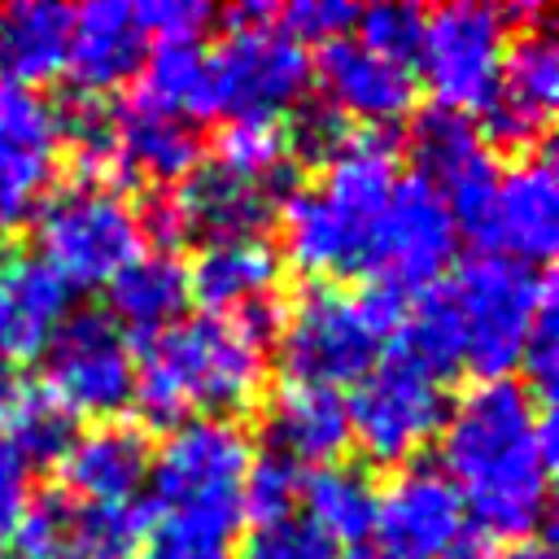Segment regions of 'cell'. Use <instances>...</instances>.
<instances>
[{
	"label": "cell",
	"instance_id": "cell-1",
	"mask_svg": "<svg viewBox=\"0 0 559 559\" xmlns=\"http://www.w3.org/2000/svg\"><path fill=\"white\" fill-rule=\"evenodd\" d=\"M441 472L459 485L480 537H537L550 511L555 419L528 384L498 376L467 384L437 432Z\"/></svg>",
	"mask_w": 559,
	"mask_h": 559
},
{
	"label": "cell",
	"instance_id": "cell-2",
	"mask_svg": "<svg viewBox=\"0 0 559 559\" xmlns=\"http://www.w3.org/2000/svg\"><path fill=\"white\" fill-rule=\"evenodd\" d=\"M397 179L393 140L384 131H354L323 175L314 183H297L280 205V240L288 262L314 284H371L380 218Z\"/></svg>",
	"mask_w": 559,
	"mask_h": 559
},
{
	"label": "cell",
	"instance_id": "cell-3",
	"mask_svg": "<svg viewBox=\"0 0 559 559\" xmlns=\"http://www.w3.org/2000/svg\"><path fill=\"white\" fill-rule=\"evenodd\" d=\"M266 380V341L240 319L192 314L135 349L131 406L144 424L175 428L188 415H236Z\"/></svg>",
	"mask_w": 559,
	"mask_h": 559
},
{
	"label": "cell",
	"instance_id": "cell-4",
	"mask_svg": "<svg viewBox=\"0 0 559 559\" xmlns=\"http://www.w3.org/2000/svg\"><path fill=\"white\" fill-rule=\"evenodd\" d=\"M406 306L411 301L384 284H362L358 293L341 284L301 288L297 301L284 306L275 332L284 380H306L328 389L358 384L384 354Z\"/></svg>",
	"mask_w": 559,
	"mask_h": 559
},
{
	"label": "cell",
	"instance_id": "cell-5",
	"mask_svg": "<svg viewBox=\"0 0 559 559\" xmlns=\"http://www.w3.org/2000/svg\"><path fill=\"white\" fill-rule=\"evenodd\" d=\"M231 31L205 52V114L227 122H280L306 100L310 57L275 22V4H236Z\"/></svg>",
	"mask_w": 559,
	"mask_h": 559
},
{
	"label": "cell",
	"instance_id": "cell-6",
	"mask_svg": "<svg viewBox=\"0 0 559 559\" xmlns=\"http://www.w3.org/2000/svg\"><path fill=\"white\" fill-rule=\"evenodd\" d=\"M253 441L236 415H188L166 428L148 459L153 502L166 515L240 524V489L253 467Z\"/></svg>",
	"mask_w": 559,
	"mask_h": 559
},
{
	"label": "cell",
	"instance_id": "cell-7",
	"mask_svg": "<svg viewBox=\"0 0 559 559\" xmlns=\"http://www.w3.org/2000/svg\"><path fill=\"white\" fill-rule=\"evenodd\" d=\"M35 245L70 288H105L131 258L144 253L148 240L140 210L122 188L70 179L39 201Z\"/></svg>",
	"mask_w": 559,
	"mask_h": 559
},
{
	"label": "cell",
	"instance_id": "cell-8",
	"mask_svg": "<svg viewBox=\"0 0 559 559\" xmlns=\"http://www.w3.org/2000/svg\"><path fill=\"white\" fill-rule=\"evenodd\" d=\"M441 288L459 319L463 367H472L480 380H498L520 367L533 314L555 284L537 266L511 262L502 253H472L450 280H441Z\"/></svg>",
	"mask_w": 559,
	"mask_h": 559
},
{
	"label": "cell",
	"instance_id": "cell-9",
	"mask_svg": "<svg viewBox=\"0 0 559 559\" xmlns=\"http://www.w3.org/2000/svg\"><path fill=\"white\" fill-rule=\"evenodd\" d=\"M349 406V445L380 467H406L445 424L450 397L437 376L384 345L376 367L345 397Z\"/></svg>",
	"mask_w": 559,
	"mask_h": 559
},
{
	"label": "cell",
	"instance_id": "cell-10",
	"mask_svg": "<svg viewBox=\"0 0 559 559\" xmlns=\"http://www.w3.org/2000/svg\"><path fill=\"white\" fill-rule=\"evenodd\" d=\"M44 389L74 419H122L135 393V349L105 306L70 310L52 332L44 349Z\"/></svg>",
	"mask_w": 559,
	"mask_h": 559
},
{
	"label": "cell",
	"instance_id": "cell-11",
	"mask_svg": "<svg viewBox=\"0 0 559 559\" xmlns=\"http://www.w3.org/2000/svg\"><path fill=\"white\" fill-rule=\"evenodd\" d=\"M511 39L507 9L454 0L432 13H424V39H419V74L432 87V100L459 114L485 109L502 52Z\"/></svg>",
	"mask_w": 559,
	"mask_h": 559
},
{
	"label": "cell",
	"instance_id": "cell-12",
	"mask_svg": "<svg viewBox=\"0 0 559 559\" xmlns=\"http://www.w3.org/2000/svg\"><path fill=\"white\" fill-rule=\"evenodd\" d=\"M406 148L415 157V175L445 201L450 218L459 231H467L472 240H480L489 201H493V183H498V166H493V148L480 135V122L472 114L445 109V105H419L411 109V127H406Z\"/></svg>",
	"mask_w": 559,
	"mask_h": 559
},
{
	"label": "cell",
	"instance_id": "cell-13",
	"mask_svg": "<svg viewBox=\"0 0 559 559\" xmlns=\"http://www.w3.org/2000/svg\"><path fill=\"white\" fill-rule=\"evenodd\" d=\"M546 9H533L524 31L515 39H507L493 92L485 100V122L480 135L493 148H511L515 157L537 153L550 118H555V100H559V39L550 26H542Z\"/></svg>",
	"mask_w": 559,
	"mask_h": 559
},
{
	"label": "cell",
	"instance_id": "cell-14",
	"mask_svg": "<svg viewBox=\"0 0 559 559\" xmlns=\"http://www.w3.org/2000/svg\"><path fill=\"white\" fill-rule=\"evenodd\" d=\"M61 144V109L39 87L0 83V240L35 218L52 188Z\"/></svg>",
	"mask_w": 559,
	"mask_h": 559
},
{
	"label": "cell",
	"instance_id": "cell-15",
	"mask_svg": "<svg viewBox=\"0 0 559 559\" xmlns=\"http://www.w3.org/2000/svg\"><path fill=\"white\" fill-rule=\"evenodd\" d=\"M454 240H459V227H454L445 201L419 175H402L384 205V218H380L371 284H384L402 297L441 284V275L450 271L454 249H459Z\"/></svg>",
	"mask_w": 559,
	"mask_h": 559
},
{
	"label": "cell",
	"instance_id": "cell-16",
	"mask_svg": "<svg viewBox=\"0 0 559 559\" xmlns=\"http://www.w3.org/2000/svg\"><path fill=\"white\" fill-rule=\"evenodd\" d=\"M467 533L463 493L437 463H406L380 489L371 537L389 559H445Z\"/></svg>",
	"mask_w": 559,
	"mask_h": 559
},
{
	"label": "cell",
	"instance_id": "cell-17",
	"mask_svg": "<svg viewBox=\"0 0 559 559\" xmlns=\"http://www.w3.org/2000/svg\"><path fill=\"white\" fill-rule=\"evenodd\" d=\"M476 245L480 253H502L524 266L550 262L559 249V170L546 148L515 157L498 175Z\"/></svg>",
	"mask_w": 559,
	"mask_h": 559
},
{
	"label": "cell",
	"instance_id": "cell-18",
	"mask_svg": "<svg viewBox=\"0 0 559 559\" xmlns=\"http://www.w3.org/2000/svg\"><path fill=\"white\" fill-rule=\"evenodd\" d=\"M319 79V100H328L341 118L362 127H389L415 109V70L397 66L371 48H362L354 35L332 39L319 48V61L310 70Z\"/></svg>",
	"mask_w": 559,
	"mask_h": 559
},
{
	"label": "cell",
	"instance_id": "cell-19",
	"mask_svg": "<svg viewBox=\"0 0 559 559\" xmlns=\"http://www.w3.org/2000/svg\"><path fill=\"white\" fill-rule=\"evenodd\" d=\"M284 188L275 183H262V179H249L214 157H201L170 192V210L183 227V240L188 236H258V227L271 218V210L284 205Z\"/></svg>",
	"mask_w": 559,
	"mask_h": 559
},
{
	"label": "cell",
	"instance_id": "cell-20",
	"mask_svg": "<svg viewBox=\"0 0 559 559\" xmlns=\"http://www.w3.org/2000/svg\"><path fill=\"white\" fill-rule=\"evenodd\" d=\"M262 432L271 441V454L297 463V467H328L341 463L349 450V406L341 389L284 380L271 389L262 406Z\"/></svg>",
	"mask_w": 559,
	"mask_h": 559
},
{
	"label": "cell",
	"instance_id": "cell-21",
	"mask_svg": "<svg viewBox=\"0 0 559 559\" xmlns=\"http://www.w3.org/2000/svg\"><path fill=\"white\" fill-rule=\"evenodd\" d=\"M148 437L131 419H105L92 424L70 441V450L57 463L61 489L74 502H135V493L148 480Z\"/></svg>",
	"mask_w": 559,
	"mask_h": 559
},
{
	"label": "cell",
	"instance_id": "cell-22",
	"mask_svg": "<svg viewBox=\"0 0 559 559\" xmlns=\"http://www.w3.org/2000/svg\"><path fill=\"white\" fill-rule=\"evenodd\" d=\"M148 57V39L122 0H92L74 9L70 17V44H66V70L70 83L83 96L118 92L140 74Z\"/></svg>",
	"mask_w": 559,
	"mask_h": 559
},
{
	"label": "cell",
	"instance_id": "cell-23",
	"mask_svg": "<svg viewBox=\"0 0 559 559\" xmlns=\"http://www.w3.org/2000/svg\"><path fill=\"white\" fill-rule=\"evenodd\" d=\"M74 288L39 258L13 253L0 262V358L31 362L44 358L52 332L74 310Z\"/></svg>",
	"mask_w": 559,
	"mask_h": 559
},
{
	"label": "cell",
	"instance_id": "cell-24",
	"mask_svg": "<svg viewBox=\"0 0 559 559\" xmlns=\"http://www.w3.org/2000/svg\"><path fill=\"white\" fill-rule=\"evenodd\" d=\"M280 253L262 236H214L201 240L188 266V297L201 301L205 314L236 319L275 301Z\"/></svg>",
	"mask_w": 559,
	"mask_h": 559
},
{
	"label": "cell",
	"instance_id": "cell-25",
	"mask_svg": "<svg viewBox=\"0 0 559 559\" xmlns=\"http://www.w3.org/2000/svg\"><path fill=\"white\" fill-rule=\"evenodd\" d=\"M114 118V153H118V188L135 183H179L201 162V135L192 122L170 118L135 96H127Z\"/></svg>",
	"mask_w": 559,
	"mask_h": 559
},
{
	"label": "cell",
	"instance_id": "cell-26",
	"mask_svg": "<svg viewBox=\"0 0 559 559\" xmlns=\"http://www.w3.org/2000/svg\"><path fill=\"white\" fill-rule=\"evenodd\" d=\"M109 306L105 314L131 336V341H153L166 328H175L188 310V266L179 262V253H162V249H144L140 258H131L109 284Z\"/></svg>",
	"mask_w": 559,
	"mask_h": 559
},
{
	"label": "cell",
	"instance_id": "cell-27",
	"mask_svg": "<svg viewBox=\"0 0 559 559\" xmlns=\"http://www.w3.org/2000/svg\"><path fill=\"white\" fill-rule=\"evenodd\" d=\"M74 9L57 0H17L0 9V83L39 87L66 70Z\"/></svg>",
	"mask_w": 559,
	"mask_h": 559
},
{
	"label": "cell",
	"instance_id": "cell-28",
	"mask_svg": "<svg viewBox=\"0 0 559 559\" xmlns=\"http://www.w3.org/2000/svg\"><path fill=\"white\" fill-rule=\"evenodd\" d=\"M380 485L354 467V463H328L301 472V515L332 542V546H358L376 528Z\"/></svg>",
	"mask_w": 559,
	"mask_h": 559
},
{
	"label": "cell",
	"instance_id": "cell-29",
	"mask_svg": "<svg viewBox=\"0 0 559 559\" xmlns=\"http://www.w3.org/2000/svg\"><path fill=\"white\" fill-rule=\"evenodd\" d=\"M153 528L148 502H74L66 498V555L61 559H135Z\"/></svg>",
	"mask_w": 559,
	"mask_h": 559
},
{
	"label": "cell",
	"instance_id": "cell-30",
	"mask_svg": "<svg viewBox=\"0 0 559 559\" xmlns=\"http://www.w3.org/2000/svg\"><path fill=\"white\" fill-rule=\"evenodd\" d=\"M0 432L22 454L26 467H57L70 441L79 437V419L44 389V384H17L9 406L0 411Z\"/></svg>",
	"mask_w": 559,
	"mask_h": 559
},
{
	"label": "cell",
	"instance_id": "cell-31",
	"mask_svg": "<svg viewBox=\"0 0 559 559\" xmlns=\"http://www.w3.org/2000/svg\"><path fill=\"white\" fill-rule=\"evenodd\" d=\"M135 100L170 118H210L205 114V48L201 44H153L135 74Z\"/></svg>",
	"mask_w": 559,
	"mask_h": 559
},
{
	"label": "cell",
	"instance_id": "cell-32",
	"mask_svg": "<svg viewBox=\"0 0 559 559\" xmlns=\"http://www.w3.org/2000/svg\"><path fill=\"white\" fill-rule=\"evenodd\" d=\"M214 162L275 183L284 192H293V162H288V144H284V127L280 122H227L223 135L214 140Z\"/></svg>",
	"mask_w": 559,
	"mask_h": 559
},
{
	"label": "cell",
	"instance_id": "cell-33",
	"mask_svg": "<svg viewBox=\"0 0 559 559\" xmlns=\"http://www.w3.org/2000/svg\"><path fill=\"white\" fill-rule=\"evenodd\" d=\"M297 507H301V467L280 454L253 459L245 489H240V515L249 524H271V520L293 515Z\"/></svg>",
	"mask_w": 559,
	"mask_h": 559
},
{
	"label": "cell",
	"instance_id": "cell-34",
	"mask_svg": "<svg viewBox=\"0 0 559 559\" xmlns=\"http://www.w3.org/2000/svg\"><path fill=\"white\" fill-rule=\"evenodd\" d=\"M135 559H231V528L188 515L153 520Z\"/></svg>",
	"mask_w": 559,
	"mask_h": 559
},
{
	"label": "cell",
	"instance_id": "cell-35",
	"mask_svg": "<svg viewBox=\"0 0 559 559\" xmlns=\"http://www.w3.org/2000/svg\"><path fill=\"white\" fill-rule=\"evenodd\" d=\"M354 140V122L341 118L328 100H301L293 114H288V127H284V144H288V157H301L310 166H328L345 144Z\"/></svg>",
	"mask_w": 559,
	"mask_h": 559
},
{
	"label": "cell",
	"instance_id": "cell-36",
	"mask_svg": "<svg viewBox=\"0 0 559 559\" xmlns=\"http://www.w3.org/2000/svg\"><path fill=\"white\" fill-rule=\"evenodd\" d=\"M354 39L397 66H415L424 39V13L415 4H367L358 9Z\"/></svg>",
	"mask_w": 559,
	"mask_h": 559
},
{
	"label": "cell",
	"instance_id": "cell-37",
	"mask_svg": "<svg viewBox=\"0 0 559 559\" xmlns=\"http://www.w3.org/2000/svg\"><path fill=\"white\" fill-rule=\"evenodd\" d=\"M240 559H336V546L301 515H284L271 524H253L240 542Z\"/></svg>",
	"mask_w": 559,
	"mask_h": 559
},
{
	"label": "cell",
	"instance_id": "cell-38",
	"mask_svg": "<svg viewBox=\"0 0 559 559\" xmlns=\"http://www.w3.org/2000/svg\"><path fill=\"white\" fill-rule=\"evenodd\" d=\"M275 22L306 48V44H332V39H345L358 22V4H345V0H297V4H284L275 9Z\"/></svg>",
	"mask_w": 559,
	"mask_h": 559
},
{
	"label": "cell",
	"instance_id": "cell-39",
	"mask_svg": "<svg viewBox=\"0 0 559 559\" xmlns=\"http://www.w3.org/2000/svg\"><path fill=\"white\" fill-rule=\"evenodd\" d=\"M520 367L528 376V393L537 402L550 397L555 376H559V310H555V288L542 297V306L533 314V328H528L524 349H520Z\"/></svg>",
	"mask_w": 559,
	"mask_h": 559
},
{
	"label": "cell",
	"instance_id": "cell-40",
	"mask_svg": "<svg viewBox=\"0 0 559 559\" xmlns=\"http://www.w3.org/2000/svg\"><path fill=\"white\" fill-rule=\"evenodd\" d=\"M144 39H157V44H197L201 31L214 22V9L201 4V0H144V4H131Z\"/></svg>",
	"mask_w": 559,
	"mask_h": 559
},
{
	"label": "cell",
	"instance_id": "cell-41",
	"mask_svg": "<svg viewBox=\"0 0 559 559\" xmlns=\"http://www.w3.org/2000/svg\"><path fill=\"white\" fill-rule=\"evenodd\" d=\"M35 498V480H31V467L22 463V454L9 445V437L0 432V542L13 537L22 511L31 507Z\"/></svg>",
	"mask_w": 559,
	"mask_h": 559
},
{
	"label": "cell",
	"instance_id": "cell-42",
	"mask_svg": "<svg viewBox=\"0 0 559 559\" xmlns=\"http://www.w3.org/2000/svg\"><path fill=\"white\" fill-rule=\"evenodd\" d=\"M489 559H555V546L546 537H524V542H507Z\"/></svg>",
	"mask_w": 559,
	"mask_h": 559
},
{
	"label": "cell",
	"instance_id": "cell-43",
	"mask_svg": "<svg viewBox=\"0 0 559 559\" xmlns=\"http://www.w3.org/2000/svg\"><path fill=\"white\" fill-rule=\"evenodd\" d=\"M17 393V371H13V362H4L0 358V411L9 406V397Z\"/></svg>",
	"mask_w": 559,
	"mask_h": 559
},
{
	"label": "cell",
	"instance_id": "cell-44",
	"mask_svg": "<svg viewBox=\"0 0 559 559\" xmlns=\"http://www.w3.org/2000/svg\"><path fill=\"white\" fill-rule=\"evenodd\" d=\"M0 559H17V555H13V550H0Z\"/></svg>",
	"mask_w": 559,
	"mask_h": 559
},
{
	"label": "cell",
	"instance_id": "cell-45",
	"mask_svg": "<svg viewBox=\"0 0 559 559\" xmlns=\"http://www.w3.org/2000/svg\"><path fill=\"white\" fill-rule=\"evenodd\" d=\"M4 258H9V253H4V249H0V262H4Z\"/></svg>",
	"mask_w": 559,
	"mask_h": 559
},
{
	"label": "cell",
	"instance_id": "cell-46",
	"mask_svg": "<svg viewBox=\"0 0 559 559\" xmlns=\"http://www.w3.org/2000/svg\"><path fill=\"white\" fill-rule=\"evenodd\" d=\"M354 559H367V555H354Z\"/></svg>",
	"mask_w": 559,
	"mask_h": 559
}]
</instances>
